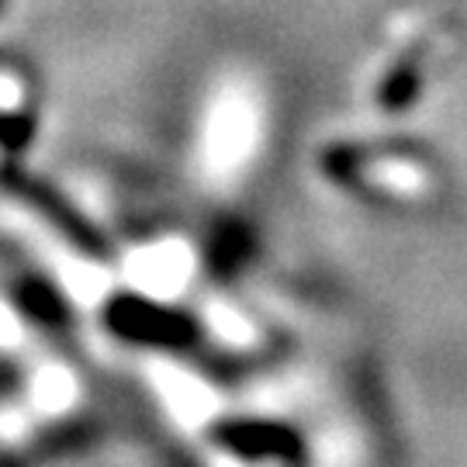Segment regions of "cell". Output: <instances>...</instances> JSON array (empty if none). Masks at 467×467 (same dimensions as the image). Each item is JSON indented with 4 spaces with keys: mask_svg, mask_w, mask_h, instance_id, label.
<instances>
[{
    "mask_svg": "<svg viewBox=\"0 0 467 467\" xmlns=\"http://www.w3.org/2000/svg\"><path fill=\"white\" fill-rule=\"evenodd\" d=\"M104 326L121 339L167 347V350H184L198 339V322L191 316L167 305H152L146 298H132V295H121L108 305Z\"/></svg>",
    "mask_w": 467,
    "mask_h": 467,
    "instance_id": "6da1fadb",
    "label": "cell"
},
{
    "mask_svg": "<svg viewBox=\"0 0 467 467\" xmlns=\"http://www.w3.org/2000/svg\"><path fill=\"white\" fill-rule=\"evenodd\" d=\"M0 187H4L7 194H15L21 204H28L38 218H46L56 233L63 235L67 243H73L77 250H84L87 256H104V253H108V239H104L59 191H52L49 184L28 177L25 170L4 167L0 170Z\"/></svg>",
    "mask_w": 467,
    "mask_h": 467,
    "instance_id": "7a4b0ae2",
    "label": "cell"
},
{
    "mask_svg": "<svg viewBox=\"0 0 467 467\" xmlns=\"http://www.w3.org/2000/svg\"><path fill=\"white\" fill-rule=\"evenodd\" d=\"M218 440L235 453H250V457H264V453H277V457H298L301 443L298 436L284 426H270V422H229L218 430Z\"/></svg>",
    "mask_w": 467,
    "mask_h": 467,
    "instance_id": "3957f363",
    "label": "cell"
},
{
    "mask_svg": "<svg viewBox=\"0 0 467 467\" xmlns=\"http://www.w3.org/2000/svg\"><path fill=\"white\" fill-rule=\"evenodd\" d=\"M17 301L28 308V316H35L38 322H46V326H67V301L59 298L56 291H52L49 284L42 281H25L17 287Z\"/></svg>",
    "mask_w": 467,
    "mask_h": 467,
    "instance_id": "277c9868",
    "label": "cell"
},
{
    "mask_svg": "<svg viewBox=\"0 0 467 467\" xmlns=\"http://www.w3.org/2000/svg\"><path fill=\"white\" fill-rule=\"evenodd\" d=\"M416 98H419V67L416 63H401V67L384 80L381 104L391 108V111H401V108H409Z\"/></svg>",
    "mask_w": 467,
    "mask_h": 467,
    "instance_id": "5b68a950",
    "label": "cell"
},
{
    "mask_svg": "<svg viewBox=\"0 0 467 467\" xmlns=\"http://www.w3.org/2000/svg\"><path fill=\"white\" fill-rule=\"evenodd\" d=\"M0 11H4V0H0Z\"/></svg>",
    "mask_w": 467,
    "mask_h": 467,
    "instance_id": "8992f818",
    "label": "cell"
}]
</instances>
